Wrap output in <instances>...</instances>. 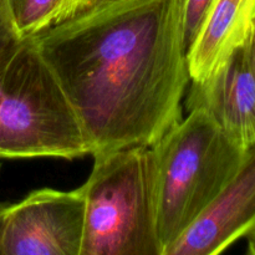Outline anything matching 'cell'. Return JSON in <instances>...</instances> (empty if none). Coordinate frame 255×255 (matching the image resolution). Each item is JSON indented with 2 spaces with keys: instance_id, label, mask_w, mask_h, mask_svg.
<instances>
[{
  "instance_id": "obj_1",
  "label": "cell",
  "mask_w": 255,
  "mask_h": 255,
  "mask_svg": "<svg viewBox=\"0 0 255 255\" xmlns=\"http://www.w3.org/2000/svg\"><path fill=\"white\" fill-rule=\"evenodd\" d=\"M34 39L90 154L149 147L181 121L191 82L183 0H95Z\"/></svg>"
},
{
  "instance_id": "obj_2",
  "label": "cell",
  "mask_w": 255,
  "mask_h": 255,
  "mask_svg": "<svg viewBox=\"0 0 255 255\" xmlns=\"http://www.w3.org/2000/svg\"><path fill=\"white\" fill-rule=\"evenodd\" d=\"M247 152L198 110L149 146L152 197L163 255L232 181Z\"/></svg>"
},
{
  "instance_id": "obj_3",
  "label": "cell",
  "mask_w": 255,
  "mask_h": 255,
  "mask_svg": "<svg viewBox=\"0 0 255 255\" xmlns=\"http://www.w3.org/2000/svg\"><path fill=\"white\" fill-rule=\"evenodd\" d=\"M85 154L81 124L34 36L14 35L0 46V157Z\"/></svg>"
},
{
  "instance_id": "obj_4",
  "label": "cell",
  "mask_w": 255,
  "mask_h": 255,
  "mask_svg": "<svg viewBox=\"0 0 255 255\" xmlns=\"http://www.w3.org/2000/svg\"><path fill=\"white\" fill-rule=\"evenodd\" d=\"M81 255H163L156 227L148 146L92 154Z\"/></svg>"
},
{
  "instance_id": "obj_5",
  "label": "cell",
  "mask_w": 255,
  "mask_h": 255,
  "mask_svg": "<svg viewBox=\"0 0 255 255\" xmlns=\"http://www.w3.org/2000/svg\"><path fill=\"white\" fill-rule=\"evenodd\" d=\"M84 227L81 189L34 191L7 206L1 255H81Z\"/></svg>"
},
{
  "instance_id": "obj_6",
  "label": "cell",
  "mask_w": 255,
  "mask_h": 255,
  "mask_svg": "<svg viewBox=\"0 0 255 255\" xmlns=\"http://www.w3.org/2000/svg\"><path fill=\"white\" fill-rule=\"evenodd\" d=\"M255 228V148L198 218L164 255H216Z\"/></svg>"
},
{
  "instance_id": "obj_7",
  "label": "cell",
  "mask_w": 255,
  "mask_h": 255,
  "mask_svg": "<svg viewBox=\"0 0 255 255\" xmlns=\"http://www.w3.org/2000/svg\"><path fill=\"white\" fill-rule=\"evenodd\" d=\"M191 82L188 111L204 112L244 151L255 148V77L246 45L208 77Z\"/></svg>"
},
{
  "instance_id": "obj_8",
  "label": "cell",
  "mask_w": 255,
  "mask_h": 255,
  "mask_svg": "<svg viewBox=\"0 0 255 255\" xmlns=\"http://www.w3.org/2000/svg\"><path fill=\"white\" fill-rule=\"evenodd\" d=\"M254 29L255 0H213L188 47L191 81L208 77L237 49L246 45Z\"/></svg>"
},
{
  "instance_id": "obj_9",
  "label": "cell",
  "mask_w": 255,
  "mask_h": 255,
  "mask_svg": "<svg viewBox=\"0 0 255 255\" xmlns=\"http://www.w3.org/2000/svg\"><path fill=\"white\" fill-rule=\"evenodd\" d=\"M69 0H7L12 25L20 36H35L66 17Z\"/></svg>"
},
{
  "instance_id": "obj_10",
  "label": "cell",
  "mask_w": 255,
  "mask_h": 255,
  "mask_svg": "<svg viewBox=\"0 0 255 255\" xmlns=\"http://www.w3.org/2000/svg\"><path fill=\"white\" fill-rule=\"evenodd\" d=\"M212 2L213 0H183L184 34H186L187 47L191 46L193 40L196 39Z\"/></svg>"
},
{
  "instance_id": "obj_11",
  "label": "cell",
  "mask_w": 255,
  "mask_h": 255,
  "mask_svg": "<svg viewBox=\"0 0 255 255\" xmlns=\"http://www.w3.org/2000/svg\"><path fill=\"white\" fill-rule=\"evenodd\" d=\"M16 34L10 16L7 0H0V46Z\"/></svg>"
},
{
  "instance_id": "obj_12",
  "label": "cell",
  "mask_w": 255,
  "mask_h": 255,
  "mask_svg": "<svg viewBox=\"0 0 255 255\" xmlns=\"http://www.w3.org/2000/svg\"><path fill=\"white\" fill-rule=\"evenodd\" d=\"M247 46V51H248V57H249V62H251V67L253 70V74L255 77V29L253 31V34L251 35L249 40L247 41L246 44Z\"/></svg>"
},
{
  "instance_id": "obj_13",
  "label": "cell",
  "mask_w": 255,
  "mask_h": 255,
  "mask_svg": "<svg viewBox=\"0 0 255 255\" xmlns=\"http://www.w3.org/2000/svg\"><path fill=\"white\" fill-rule=\"evenodd\" d=\"M6 204L0 203V255H1V241H2V233H4V226H5V218H6Z\"/></svg>"
},
{
  "instance_id": "obj_14",
  "label": "cell",
  "mask_w": 255,
  "mask_h": 255,
  "mask_svg": "<svg viewBox=\"0 0 255 255\" xmlns=\"http://www.w3.org/2000/svg\"><path fill=\"white\" fill-rule=\"evenodd\" d=\"M94 0H69V7L71 10H77V9H81V7L87 6L89 4Z\"/></svg>"
},
{
  "instance_id": "obj_15",
  "label": "cell",
  "mask_w": 255,
  "mask_h": 255,
  "mask_svg": "<svg viewBox=\"0 0 255 255\" xmlns=\"http://www.w3.org/2000/svg\"><path fill=\"white\" fill-rule=\"evenodd\" d=\"M248 239V254L255 255V228L247 236Z\"/></svg>"
},
{
  "instance_id": "obj_16",
  "label": "cell",
  "mask_w": 255,
  "mask_h": 255,
  "mask_svg": "<svg viewBox=\"0 0 255 255\" xmlns=\"http://www.w3.org/2000/svg\"><path fill=\"white\" fill-rule=\"evenodd\" d=\"M94 1H95V0H94ZM94 1H92V2H94Z\"/></svg>"
}]
</instances>
